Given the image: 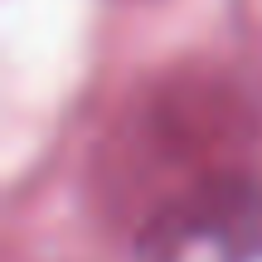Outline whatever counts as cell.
Masks as SVG:
<instances>
[{"instance_id":"1","label":"cell","mask_w":262,"mask_h":262,"mask_svg":"<svg viewBox=\"0 0 262 262\" xmlns=\"http://www.w3.org/2000/svg\"><path fill=\"white\" fill-rule=\"evenodd\" d=\"M257 117L233 83L209 73L160 78L146 102L112 136V199H126L131 233L165 209L204 194L233 175H257Z\"/></svg>"}]
</instances>
